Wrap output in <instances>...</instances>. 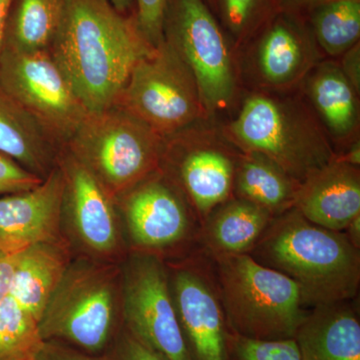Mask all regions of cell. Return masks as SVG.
I'll list each match as a JSON object with an SVG mask.
<instances>
[{"instance_id": "obj_1", "label": "cell", "mask_w": 360, "mask_h": 360, "mask_svg": "<svg viewBox=\"0 0 360 360\" xmlns=\"http://www.w3.org/2000/svg\"><path fill=\"white\" fill-rule=\"evenodd\" d=\"M153 49L135 16L110 0H66L49 52L89 112H97L115 104L137 61Z\"/></svg>"}, {"instance_id": "obj_2", "label": "cell", "mask_w": 360, "mask_h": 360, "mask_svg": "<svg viewBox=\"0 0 360 360\" xmlns=\"http://www.w3.org/2000/svg\"><path fill=\"white\" fill-rule=\"evenodd\" d=\"M250 255L295 281L307 309L359 295L360 250L345 232L312 224L295 208L274 217Z\"/></svg>"}, {"instance_id": "obj_3", "label": "cell", "mask_w": 360, "mask_h": 360, "mask_svg": "<svg viewBox=\"0 0 360 360\" xmlns=\"http://www.w3.org/2000/svg\"><path fill=\"white\" fill-rule=\"evenodd\" d=\"M288 94L250 91L220 129L238 151L265 155L302 182L335 160V150L309 104Z\"/></svg>"}, {"instance_id": "obj_4", "label": "cell", "mask_w": 360, "mask_h": 360, "mask_svg": "<svg viewBox=\"0 0 360 360\" xmlns=\"http://www.w3.org/2000/svg\"><path fill=\"white\" fill-rule=\"evenodd\" d=\"M234 335L257 340L295 338L309 314L297 284L250 255L210 257Z\"/></svg>"}, {"instance_id": "obj_5", "label": "cell", "mask_w": 360, "mask_h": 360, "mask_svg": "<svg viewBox=\"0 0 360 360\" xmlns=\"http://www.w3.org/2000/svg\"><path fill=\"white\" fill-rule=\"evenodd\" d=\"M165 139L120 106L89 112L65 148L115 200L160 169Z\"/></svg>"}, {"instance_id": "obj_6", "label": "cell", "mask_w": 360, "mask_h": 360, "mask_svg": "<svg viewBox=\"0 0 360 360\" xmlns=\"http://www.w3.org/2000/svg\"><path fill=\"white\" fill-rule=\"evenodd\" d=\"M162 32L193 72L208 120L231 108L238 89L236 49L205 0H167Z\"/></svg>"}, {"instance_id": "obj_7", "label": "cell", "mask_w": 360, "mask_h": 360, "mask_svg": "<svg viewBox=\"0 0 360 360\" xmlns=\"http://www.w3.org/2000/svg\"><path fill=\"white\" fill-rule=\"evenodd\" d=\"M120 331L110 277L84 262L68 265L40 319L42 340L101 356Z\"/></svg>"}, {"instance_id": "obj_8", "label": "cell", "mask_w": 360, "mask_h": 360, "mask_svg": "<svg viewBox=\"0 0 360 360\" xmlns=\"http://www.w3.org/2000/svg\"><path fill=\"white\" fill-rule=\"evenodd\" d=\"M115 104L165 139L210 120L193 72L165 40L137 61Z\"/></svg>"}, {"instance_id": "obj_9", "label": "cell", "mask_w": 360, "mask_h": 360, "mask_svg": "<svg viewBox=\"0 0 360 360\" xmlns=\"http://www.w3.org/2000/svg\"><path fill=\"white\" fill-rule=\"evenodd\" d=\"M238 153L212 120L165 139L160 168L186 195L200 225L233 196Z\"/></svg>"}, {"instance_id": "obj_10", "label": "cell", "mask_w": 360, "mask_h": 360, "mask_svg": "<svg viewBox=\"0 0 360 360\" xmlns=\"http://www.w3.org/2000/svg\"><path fill=\"white\" fill-rule=\"evenodd\" d=\"M0 85L61 148L89 110L49 51L2 49Z\"/></svg>"}, {"instance_id": "obj_11", "label": "cell", "mask_w": 360, "mask_h": 360, "mask_svg": "<svg viewBox=\"0 0 360 360\" xmlns=\"http://www.w3.org/2000/svg\"><path fill=\"white\" fill-rule=\"evenodd\" d=\"M124 328L167 360H191L180 328L169 274L158 255L137 251L123 272Z\"/></svg>"}, {"instance_id": "obj_12", "label": "cell", "mask_w": 360, "mask_h": 360, "mask_svg": "<svg viewBox=\"0 0 360 360\" xmlns=\"http://www.w3.org/2000/svg\"><path fill=\"white\" fill-rule=\"evenodd\" d=\"M115 201L139 251L158 257L182 246L200 245V220L179 187L160 168Z\"/></svg>"}, {"instance_id": "obj_13", "label": "cell", "mask_w": 360, "mask_h": 360, "mask_svg": "<svg viewBox=\"0 0 360 360\" xmlns=\"http://www.w3.org/2000/svg\"><path fill=\"white\" fill-rule=\"evenodd\" d=\"M172 272L170 288L191 359L233 360L234 333L210 257L200 250Z\"/></svg>"}, {"instance_id": "obj_14", "label": "cell", "mask_w": 360, "mask_h": 360, "mask_svg": "<svg viewBox=\"0 0 360 360\" xmlns=\"http://www.w3.org/2000/svg\"><path fill=\"white\" fill-rule=\"evenodd\" d=\"M246 45V63L257 89L291 92L322 60L307 18L277 9Z\"/></svg>"}, {"instance_id": "obj_15", "label": "cell", "mask_w": 360, "mask_h": 360, "mask_svg": "<svg viewBox=\"0 0 360 360\" xmlns=\"http://www.w3.org/2000/svg\"><path fill=\"white\" fill-rule=\"evenodd\" d=\"M65 184L58 163L32 191L0 198V251L16 255L39 243H56L63 214Z\"/></svg>"}, {"instance_id": "obj_16", "label": "cell", "mask_w": 360, "mask_h": 360, "mask_svg": "<svg viewBox=\"0 0 360 360\" xmlns=\"http://www.w3.org/2000/svg\"><path fill=\"white\" fill-rule=\"evenodd\" d=\"M58 163L65 175L63 212L68 213L78 238L89 250L110 252L118 240L115 200L65 149H61Z\"/></svg>"}, {"instance_id": "obj_17", "label": "cell", "mask_w": 360, "mask_h": 360, "mask_svg": "<svg viewBox=\"0 0 360 360\" xmlns=\"http://www.w3.org/2000/svg\"><path fill=\"white\" fill-rule=\"evenodd\" d=\"M293 208L312 224L345 231L360 215V168L331 160L300 184Z\"/></svg>"}, {"instance_id": "obj_18", "label": "cell", "mask_w": 360, "mask_h": 360, "mask_svg": "<svg viewBox=\"0 0 360 360\" xmlns=\"http://www.w3.org/2000/svg\"><path fill=\"white\" fill-rule=\"evenodd\" d=\"M303 94L331 143L342 146L359 139V94L338 63L321 60L302 82Z\"/></svg>"}, {"instance_id": "obj_19", "label": "cell", "mask_w": 360, "mask_h": 360, "mask_svg": "<svg viewBox=\"0 0 360 360\" xmlns=\"http://www.w3.org/2000/svg\"><path fill=\"white\" fill-rule=\"evenodd\" d=\"M295 340L300 360H360L359 311L352 302L312 307Z\"/></svg>"}, {"instance_id": "obj_20", "label": "cell", "mask_w": 360, "mask_h": 360, "mask_svg": "<svg viewBox=\"0 0 360 360\" xmlns=\"http://www.w3.org/2000/svg\"><path fill=\"white\" fill-rule=\"evenodd\" d=\"M61 149L0 85V153L44 179L58 167Z\"/></svg>"}, {"instance_id": "obj_21", "label": "cell", "mask_w": 360, "mask_h": 360, "mask_svg": "<svg viewBox=\"0 0 360 360\" xmlns=\"http://www.w3.org/2000/svg\"><path fill=\"white\" fill-rule=\"evenodd\" d=\"M274 217L269 210L232 196L201 224V250L210 257L250 255Z\"/></svg>"}, {"instance_id": "obj_22", "label": "cell", "mask_w": 360, "mask_h": 360, "mask_svg": "<svg viewBox=\"0 0 360 360\" xmlns=\"http://www.w3.org/2000/svg\"><path fill=\"white\" fill-rule=\"evenodd\" d=\"M300 184L266 156L238 151L234 198L250 201L277 217L293 208Z\"/></svg>"}, {"instance_id": "obj_23", "label": "cell", "mask_w": 360, "mask_h": 360, "mask_svg": "<svg viewBox=\"0 0 360 360\" xmlns=\"http://www.w3.org/2000/svg\"><path fill=\"white\" fill-rule=\"evenodd\" d=\"M68 265L65 253L56 243L26 248L18 253L9 295L40 321Z\"/></svg>"}, {"instance_id": "obj_24", "label": "cell", "mask_w": 360, "mask_h": 360, "mask_svg": "<svg viewBox=\"0 0 360 360\" xmlns=\"http://www.w3.org/2000/svg\"><path fill=\"white\" fill-rule=\"evenodd\" d=\"M65 6L66 0H13L4 49L20 52L51 51Z\"/></svg>"}, {"instance_id": "obj_25", "label": "cell", "mask_w": 360, "mask_h": 360, "mask_svg": "<svg viewBox=\"0 0 360 360\" xmlns=\"http://www.w3.org/2000/svg\"><path fill=\"white\" fill-rule=\"evenodd\" d=\"M322 53L340 58L359 44L360 0H338L310 11L307 16Z\"/></svg>"}, {"instance_id": "obj_26", "label": "cell", "mask_w": 360, "mask_h": 360, "mask_svg": "<svg viewBox=\"0 0 360 360\" xmlns=\"http://www.w3.org/2000/svg\"><path fill=\"white\" fill-rule=\"evenodd\" d=\"M44 342L39 321L7 295L0 302V360H32Z\"/></svg>"}, {"instance_id": "obj_27", "label": "cell", "mask_w": 360, "mask_h": 360, "mask_svg": "<svg viewBox=\"0 0 360 360\" xmlns=\"http://www.w3.org/2000/svg\"><path fill=\"white\" fill-rule=\"evenodd\" d=\"M276 11V0H215L214 4L234 49L245 46Z\"/></svg>"}, {"instance_id": "obj_28", "label": "cell", "mask_w": 360, "mask_h": 360, "mask_svg": "<svg viewBox=\"0 0 360 360\" xmlns=\"http://www.w3.org/2000/svg\"><path fill=\"white\" fill-rule=\"evenodd\" d=\"M233 360H300L295 338L257 340L234 335Z\"/></svg>"}, {"instance_id": "obj_29", "label": "cell", "mask_w": 360, "mask_h": 360, "mask_svg": "<svg viewBox=\"0 0 360 360\" xmlns=\"http://www.w3.org/2000/svg\"><path fill=\"white\" fill-rule=\"evenodd\" d=\"M167 0H135V20L139 32L153 47L163 41V18Z\"/></svg>"}, {"instance_id": "obj_30", "label": "cell", "mask_w": 360, "mask_h": 360, "mask_svg": "<svg viewBox=\"0 0 360 360\" xmlns=\"http://www.w3.org/2000/svg\"><path fill=\"white\" fill-rule=\"evenodd\" d=\"M44 179L21 167L11 156L0 153V196L32 191Z\"/></svg>"}, {"instance_id": "obj_31", "label": "cell", "mask_w": 360, "mask_h": 360, "mask_svg": "<svg viewBox=\"0 0 360 360\" xmlns=\"http://www.w3.org/2000/svg\"><path fill=\"white\" fill-rule=\"evenodd\" d=\"M101 360H167L155 349L144 345L123 326Z\"/></svg>"}, {"instance_id": "obj_32", "label": "cell", "mask_w": 360, "mask_h": 360, "mask_svg": "<svg viewBox=\"0 0 360 360\" xmlns=\"http://www.w3.org/2000/svg\"><path fill=\"white\" fill-rule=\"evenodd\" d=\"M32 360H101L58 341H44Z\"/></svg>"}, {"instance_id": "obj_33", "label": "cell", "mask_w": 360, "mask_h": 360, "mask_svg": "<svg viewBox=\"0 0 360 360\" xmlns=\"http://www.w3.org/2000/svg\"><path fill=\"white\" fill-rule=\"evenodd\" d=\"M340 70L357 92H360V44L341 56Z\"/></svg>"}, {"instance_id": "obj_34", "label": "cell", "mask_w": 360, "mask_h": 360, "mask_svg": "<svg viewBox=\"0 0 360 360\" xmlns=\"http://www.w3.org/2000/svg\"><path fill=\"white\" fill-rule=\"evenodd\" d=\"M333 1L338 0H276V6L277 11L305 18L317 7Z\"/></svg>"}, {"instance_id": "obj_35", "label": "cell", "mask_w": 360, "mask_h": 360, "mask_svg": "<svg viewBox=\"0 0 360 360\" xmlns=\"http://www.w3.org/2000/svg\"><path fill=\"white\" fill-rule=\"evenodd\" d=\"M18 253L7 255L0 251V302L9 295L18 264Z\"/></svg>"}, {"instance_id": "obj_36", "label": "cell", "mask_w": 360, "mask_h": 360, "mask_svg": "<svg viewBox=\"0 0 360 360\" xmlns=\"http://www.w3.org/2000/svg\"><path fill=\"white\" fill-rule=\"evenodd\" d=\"M335 160L347 163L352 167L360 168V141L359 139L350 142L340 153H335Z\"/></svg>"}, {"instance_id": "obj_37", "label": "cell", "mask_w": 360, "mask_h": 360, "mask_svg": "<svg viewBox=\"0 0 360 360\" xmlns=\"http://www.w3.org/2000/svg\"><path fill=\"white\" fill-rule=\"evenodd\" d=\"M11 2L13 0H0V54L4 49V33Z\"/></svg>"}, {"instance_id": "obj_38", "label": "cell", "mask_w": 360, "mask_h": 360, "mask_svg": "<svg viewBox=\"0 0 360 360\" xmlns=\"http://www.w3.org/2000/svg\"><path fill=\"white\" fill-rule=\"evenodd\" d=\"M343 232L347 234L350 243L360 250V215L352 219Z\"/></svg>"}, {"instance_id": "obj_39", "label": "cell", "mask_w": 360, "mask_h": 360, "mask_svg": "<svg viewBox=\"0 0 360 360\" xmlns=\"http://www.w3.org/2000/svg\"><path fill=\"white\" fill-rule=\"evenodd\" d=\"M110 4L123 15L130 16L135 14V0H110Z\"/></svg>"}, {"instance_id": "obj_40", "label": "cell", "mask_w": 360, "mask_h": 360, "mask_svg": "<svg viewBox=\"0 0 360 360\" xmlns=\"http://www.w3.org/2000/svg\"><path fill=\"white\" fill-rule=\"evenodd\" d=\"M206 4L214 11L215 0H205Z\"/></svg>"}]
</instances>
